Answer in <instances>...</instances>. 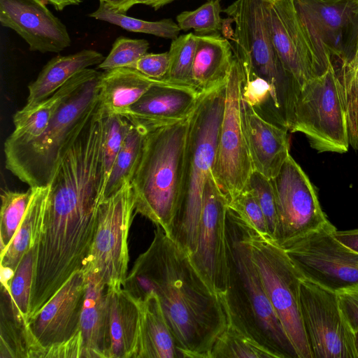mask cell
Returning <instances> with one entry per match:
<instances>
[{
  "mask_svg": "<svg viewBox=\"0 0 358 358\" xmlns=\"http://www.w3.org/2000/svg\"><path fill=\"white\" fill-rule=\"evenodd\" d=\"M123 287L136 300L151 292L157 295L180 358H210L227 327L226 312L189 255L161 227Z\"/></svg>",
  "mask_w": 358,
  "mask_h": 358,
  "instance_id": "6da1fadb",
  "label": "cell"
},
{
  "mask_svg": "<svg viewBox=\"0 0 358 358\" xmlns=\"http://www.w3.org/2000/svg\"><path fill=\"white\" fill-rule=\"evenodd\" d=\"M149 43L145 39L118 37L106 57L98 68L108 71L120 67H131L138 59L148 53Z\"/></svg>",
  "mask_w": 358,
  "mask_h": 358,
  "instance_id": "ab89813d",
  "label": "cell"
},
{
  "mask_svg": "<svg viewBox=\"0 0 358 358\" xmlns=\"http://www.w3.org/2000/svg\"><path fill=\"white\" fill-rule=\"evenodd\" d=\"M0 23L20 36L31 51L57 53L71 44L66 27L43 0H0Z\"/></svg>",
  "mask_w": 358,
  "mask_h": 358,
  "instance_id": "ac0fdd59",
  "label": "cell"
},
{
  "mask_svg": "<svg viewBox=\"0 0 358 358\" xmlns=\"http://www.w3.org/2000/svg\"><path fill=\"white\" fill-rule=\"evenodd\" d=\"M162 81L131 67L105 71L99 81V110L103 115H123L150 87Z\"/></svg>",
  "mask_w": 358,
  "mask_h": 358,
  "instance_id": "4316f807",
  "label": "cell"
},
{
  "mask_svg": "<svg viewBox=\"0 0 358 358\" xmlns=\"http://www.w3.org/2000/svg\"><path fill=\"white\" fill-rule=\"evenodd\" d=\"M355 345H356V348H357V354H358V329L357 331H355Z\"/></svg>",
  "mask_w": 358,
  "mask_h": 358,
  "instance_id": "681fc988",
  "label": "cell"
},
{
  "mask_svg": "<svg viewBox=\"0 0 358 358\" xmlns=\"http://www.w3.org/2000/svg\"><path fill=\"white\" fill-rule=\"evenodd\" d=\"M107 1V0H99V2H103V3H106Z\"/></svg>",
  "mask_w": 358,
  "mask_h": 358,
  "instance_id": "f907efd6",
  "label": "cell"
},
{
  "mask_svg": "<svg viewBox=\"0 0 358 358\" xmlns=\"http://www.w3.org/2000/svg\"><path fill=\"white\" fill-rule=\"evenodd\" d=\"M174 0H133L130 3L129 8L136 4H144L157 10L162 6L173 1Z\"/></svg>",
  "mask_w": 358,
  "mask_h": 358,
  "instance_id": "7dc6e473",
  "label": "cell"
},
{
  "mask_svg": "<svg viewBox=\"0 0 358 358\" xmlns=\"http://www.w3.org/2000/svg\"><path fill=\"white\" fill-rule=\"evenodd\" d=\"M243 111L254 170L273 179L290 155L289 130L266 119L243 99Z\"/></svg>",
  "mask_w": 358,
  "mask_h": 358,
  "instance_id": "ffe728a7",
  "label": "cell"
},
{
  "mask_svg": "<svg viewBox=\"0 0 358 358\" xmlns=\"http://www.w3.org/2000/svg\"><path fill=\"white\" fill-rule=\"evenodd\" d=\"M317 76L349 61L358 41V0H293Z\"/></svg>",
  "mask_w": 358,
  "mask_h": 358,
  "instance_id": "9c48e42d",
  "label": "cell"
},
{
  "mask_svg": "<svg viewBox=\"0 0 358 358\" xmlns=\"http://www.w3.org/2000/svg\"><path fill=\"white\" fill-rule=\"evenodd\" d=\"M266 17L278 57L299 87L317 76L315 62L293 0H264Z\"/></svg>",
  "mask_w": 358,
  "mask_h": 358,
  "instance_id": "2e32d148",
  "label": "cell"
},
{
  "mask_svg": "<svg viewBox=\"0 0 358 358\" xmlns=\"http://www.w3.org/2000/svg\"><path fill=\"white\" fill-rule=\"evenodd\" d=\"M271 181L278 209L275 241L281 247L285 248L330 223L314 186L291 155Z\"/></svg>",
  "mask_w": 358,
  "mask_h": 358,
  "instance_id": "4fadbf2b",
  "label": "cell"
},
{
  "mask_svg": "<svg viewBox=\"0 0 358 358\" xmlns=\"http://www.w3.org/2000/svg\"><path fill=\"white\" fill-rule=\"evenodd\" d=\"M196 35L192 86L200 92L227 82L234 60L233 46L219 34Z\"/></svg>",
  "mask_w": 358,
  "mask_h": 358,
  "instance_id": "7402d4cb",
  "label": "cell"
},
{
  "mask_svg": "<svg viewBox=\"0 0 358 358\" xmlns=\"http://www.w3.org/2000/svg\"><path fill=\"white\" fill-rule=\"evenodd\" d=\"M245 187L256 197L266 220L268 234L275 240L278 226V209L271 179L254 171Z\"/></svg>",
  "mask_w": 358,
  "mask_h": 358,
  "instance_id": "f35d334b",
  "label": "cell"
},
{
  "mask_svg": "<svg viewBox=\"0 0 358 358\" xmlns=\"http://www.w3.org/2000/svg\"><path fill=\"white\" fill-rule=\"evenodd\" d=\"M334 236L343 245L358 253V229L333 231Z\"/></svg>",
  "mask_w": 358,
  "mask_h": 358,
  "instance_id": "f6af8a7d",
  "label": "cell"
},
{
  "mask_svg": "<svg viewBox=\"0 0 358 358\" xmlns=\"http://www.w3.org/2000/svg\"><path fill=\"white\" fill-rule=\"evenodd\" d=\"M89 16L117 25L129 31L151 34L172 40L178 36L180 31L178 24L170 18L158 21L138 19L116 12L103 2H99L98 8Z\"/></svg>",
  "mask_w": 358,
  "mask_h": 358,
  "instance_id": "d6a6232c",
  "label": "cell"
},
{
  "mask_svg": "<svg viewBox=\"0 0 358 358\" xmlns=\"http://www.w3.org/2000/svg\"><path fill=\"white\" fill-rule=\"evenodd\" d=\"M227 243V287L220 299L227 320L272 352L277 358H299L267 296L254 262L248 224L229 208Z\"/></svg>",
  "mask_w": 358,
  "mask_h": 358,
  "instance_id": "7a4b0ae2",
  "label": "cell"
},
{
  "mask_svg": "<svg viewBox=\"0 0 358 358\" xmlns=\"http://www.w3.org/2000/svg\"><path fill=\"white\" fill-rule=\"evenodd\" d=\"M49 186L34 187L24 217L7 249L0 253L1 279L8 280L23 255L39 243Z\"/></svg>",
  "mask_w": 358,
  "mask_h": 358,
  "instance_id": "83f0119b",
  "label": "cell"
},
{
  "mask_svg": "<svg viewBox=\"0 0 358 358\" xmlns=\"http://www.w3.org/2000/svg\"><path fill=\"white\" fill-rule=\"evenodd\" d=\"M95 74L66 99L44 131L27 143L4 144L6 168L31 187L49 185L60 159L99 106V81Z\"/></svg>",
  "mask_w": 358,
  "mask_h": 358,
  "instance_id": "5b68a950",
  "label": "cell"
},
{
  "mask_svg": "<svg viewBox=\"0 0 358 358\" xmlns=\"http://www.w3.org/2000/svg\"><path fill=\"white\" fill-rule=\"evenodd\" d=\"M147 131L131 124L105 184L102 200L131 183L139 164Z\"/></svg>",
  "mask_w": 358,
  "mask_h": 358,
  "instance_id": "f546056e",
  "label": "cell"
},
{
  "mask_svg": "<svg viewBox=\"0 0 358 358\" xmlns=\"http://www.w3.org/2000/svg\"><path fill=\"white\" fill-rule=\"evenodd\" d=\"M146 77L164 80L169 68V52L162 53H146L131 67Z\"/></svg>",
  "mask_w": 358,
  "mask_h": 358,
  "instance_id": "b9f144b4",
  "label": "cell"
},
{
  "mask_svg": "<svg viewBox=\"0 0 358 358\" xmlns=\"http://www.w3.org/2000/svg\"><path fill=\"white\" fill-rule=\"evenodd\" d=\"M300 306L313 358H358L355 333L341 308L336 292L303 278Z\"/></svg>",
  "mask_w": 358,
  "mask_h": 358,
  "instance_id": "7c38bea8",
  "label": "cell"
},
{
  "mask_svg": "<svg viewBox=\"0 0 358 358\" xmlns=\"http://www.w3.org/2000/svg\"><path fill=\"white\" fill-rule=\"evenodd\" d=\"M82 345L83 341L80 331L68 341L45 348L43 352L42 358L80 357Z\"/></svg>",
  "mask_w": 358,
  "mask_h": 358,
  "instance_id": "ee69618b",
  "label": "cell"
},
{
  "mask_svg": "<svg viewBox=\"0 0 358 358\" xmlns=\"http://www.w3.org/2000/svg\"><path fill=\"white\" fill-rule=\"evenodd\" d=\"M241 66L234 60L226 83V94L217 150L212 173L229 204L246 187L254 166L247 139Z\"/></svg>",
  "mask_w": 358,
  "mask_h": 358,
  "instance_id": "8fae6325",
  "label": "cell"
},
{
  "mask_svg": "<svg viewBox=\"0 0 358 358\" xmlns=\"http://www.w3.org/2000/svg\"><path fill=\"white\" fill-rule=\"evenodd\" d=\"M210 358H277L269 350L227 320L225 329L215 341Z\"/></svg>",
  "mask_w": 358,
  "mask_h": 358,
  "instance_id": "1f68e13d",
  "label": "cell"
},
{
  "mask_svg": "<svg viewBox=\"0 0 358 358\" xmlns=\"http://www.w3.org/2000/svg\"><path fill=\"white\" fill-rule=\"evenodd\" d=\"M228 208L236 212L259 232L268 234L262 210L256 197L249 189L245 187L228 204Z\"/></svg>",
  "mask_w": 358,
  "mask_h": 358,
  "instance_id": "60d3db41",
  "label": "cell"
},
{
  "mask_svg": "<svg viewBox=\"0 0 358 358\" xmlns=\"http://www.w3.org/2000/svg\"><path fill=\"white\" fill-rule=\"evenodd\" d=\"M110 358H134L140 312L137 301L122 285L109 286Z\"/></svg>",
  "mask_w": 358,
  "mask_h": 358,
  "instance_id": "603a6c76",
  "label": "cell"
},
{
  "mask_svg": "<svg viewBox=\"0 0 358 358\" xmlns=\"http://www.w3.org/2000/svg\"><path fill=\"white\" fill-rule=\"evenodd\" d=\"M101 114V144L106 184L115 158L132 124L121 114Z\"/></svg>",
  "mask_w": 358,
  "mask_h": 358,
  "instance_id": "8d00e7d4",
  "label": "cell"
},
{
  "mask_svg": "<svg viewBox=\"0 0 358 358\" xmlns=\"http://www.w3.org/2000/svg\"><path fill=\"white\" fill-rule=\"evenodd\" d=\"M228 203L213 173L204 187L196 248L190 260L209 288L219 296L227 290Z\"/></svg>",
  "mask_w": 358,
  "mask_h": 358,
  "instance_id": "9a60e30c",
  "label": "cell"
},
{
  "mask_svg": "<svg viewBox=\"0 0 358 358\" xmlns=\"http://www.w3.org/2000/svg\"><path fill=\"white\" fill-rule=\"evenodd\" d=\"M247 222L252 257L267 296L299 358H313L301 314L300 286L304 278L282 247Z\"/></svg>",
  "mask_w": 358,
  "mask_h": 358,
  "instance_id": "ba28073f",
  "label": "cell"
},
{
  "mask_svg": "<svg viewBox=\"0 0 358 358\" xmlns=\"http://www.w3.org/2000/svg\"><path fill=\"white\" fill-rule=\"evenodd\" d=\"M226 83L202 92L190 117L182 194L169 235L189 256L196 248L204 187L215 160Z\"/></svg>",
  "mask_w": 358,
  "mask_h": 358,
  "instance_id": "277c9868",
  "label": "cell"
},
{
  "mask_svg": "<svg viewBox=\"0 0 358 358\" xmlns=\"http://www.w3.org/2000/svg\"><path fill=\"white\" fill-rule=\"evenodd\" d=\"M86 291L81 312L80 331L83 358H110L109 286L86 275Z\"/></svg>",
  "mask_w": 358,
  "mask_h": 358,
  "instance_id": "44dd1931",
  "label": "cell"
},
{
  "mask_svg": "<svg viewBox=\"0 0 358 358\" xmlns=\"http://www.w3.org/2000/svg\"><path fill=\"white\" fill-rule=\"evenodd\" d=\"M220 0H210L198 8L176 17L180 30L194 29L198 35L219 34L222 29Z\"/></svg>",
  "mask_w": 358,
  "mask_h": 358,
  "instance_id": "74e56055",
  "label": "cell"
},
{
  "mask_svg": "<svg viewBox=\"0 0 358 358\" xmlns=\"http://www.w3.org/2000/svg\"><path fill=\"white\" fill-rule=\"evenodd\" d=\"M134 210L131 183L100 202L93 242L83 268L85 275L108 286H124L129 262L128 234Z\"/></svg>",
  "mask_w": 358,
  "mask_h": 358,
  "instance_id": "30bf717a",
  "label": "cell"
},
{
  "mask_svg": "<svg viewBox=\"0 0 358 358\" xmlns=\"http://www.w3.org/2000/svg\"><path fill=\"white\" fill-rule=\"evenodd\" d=\"M136 301L140 317L134 358L180 357L157 295L151 292Z\"/></svg>",
  "mask_w": 358,
  "mask_h": 358,
  "instance_id": "d4e9b609",
  "label": "cell"
},
{
  "mask_svg": "<svg viewBox=\"0 0 358 358\" xmlns=\"http://www.w3.org/2000/svg\"><path fill=\"white\" fill-rule=\"evenodd\" d=\"M223 12L235 23L233 41L245 51L252 71L271 87L273 122L287 129L299 86L275 52L264 0H236Z\"/></svg>",
  "mask_w": 358,
  "mask_h": 358,
  "instance_id": "8992f818",
  "label": "cell"
},
{
  "mask_svg": "<svg viewBox=\"0 0 358 358\" xmlns=\"http://www.w3.org/2000/svg\"><path fill=\"white\" fill-rule=\"evenodd\" d=\"M334 70L345 107L350 145L358 150V41L352 57Z\"/></svg>",
  "mask_w": 358,
  "mask_h": 358,
  "instance_id": "836d02e7",
  "label": "cell"
},
{
  "mask_svg": "<svg viewBox=\"0 0 358 358\" xmlns=\"http://www.w3.org/2000/svg\"><path fill=\"white\" fill-rule=\"evenodd\" d=\"M336 229L330 222L284 249L305 279L338 292L358 287V253L334 236Z\"/></svg>",
  "mask_w": 358,
  "mask_h": 358,
  "instance_id": "5bb4252c",
  "label": "cell"
},
{
  "mask_svg": "<svg viewBox=\"0 0 358 358\" xmlns=\"http://www.w3.org/2000/svg\"><path fill=\"white\" fill-rule=\"evenodd\" d=\"M133 0H107L106 4L110 9L126 14L130 8V3Z\"/></svg>",
  "mask_w": 358,
  "mask_h": 358,
  "instance_id": "bcb514c9",
  "label": "cell"
},
{
  "mask_svg": "<svg viewBox=\"0 0 358 358\" xmlns=\"http://www.w3.org/2000/svg\"><path fill=\"white\" fill-rule=\"evenodd\" d=\"M196 47V35L193 33L181 35L172 40L168 51L169 68L164 81L193 87L191 75Z\"/></svg>",
  "mask_w": 358,
  "mask_h": 358,
  "instance_id": "d590c367",
  "label": "cell"
},
{
  "mask_svg": "<svg viewBox=\"0 0 358 358\" xmlns=\"http://www.w3.org/2000/svg\"><path fill=\"white\" fill-rule=\"evenodd\" d=\"M341 308L354 331L358 329V287L336 292Z\"/></svg>",
  "mask_w": 358,
  "mask_h": 358,
  "instance_id": "7bdbcfd3",
  "label": "cell"
},
{
  "mask_svg": "<svg viewBox=\"0 0 358 358\" xmlns=\"http://www.w3.org/2000/svg\"><path fill=\"white\" fill-rule=\"evenodd\" d=\"M46 3L51 4L57 11H62L69 6L79 5L81 0H43Z\"/></svg>",
  "mask_w": 358,
  "mask_h": 358,
  "instance_id": "c3c4849f",
  "label": "cell"
},
{
  "mask_svg": "<svg viewBox=\"0 0 358 358\" xmlns=\"http://www.w3.org/2000/svg\"><path fill=\"white\" fill-rule=\"evenodd\" d=\"M1 290L0 358H41L42 348L28 323L13 316L6 285L1 283Z\"/></svg>",
  "mask_w": 358,
  "mask_h": 358,
  "instance_id": "f1b7e54d",
  "label": "cell"
},
{
  "mask_svg": "<svg viewBox=\"0 0 358 358\" xmlns=\"http://www.w3.org/2000/svg\"><path fill=\"white\" fill-rule=\"evenodd\" d=\"M86 275L76 271L28 321L29 328L43 352L65 343L80 331V321L86 291Z\"/></svg>",
  "mask_w": 358,
  "mask_h": 358,
  "instance_id": "e0dca14e",
  "label": "cell"
},
{
  "mask_svg": "<svg viewBox=\"0 0 358 358\" xmlns=\"http://www.w3.org/2000/svg\"><path fill=\"white\" fill-rule=\"evenodd\" d=\"M96 72V69H85L38 105L29 109L22 108L17 111L13 117L14 130L6 138L4 144L27 143L42 134L62 103Z\"/></svg>",
  "mask_w": 358,
  "mask_h": 358,
  "instance_id": "cb8c5ba5",
  "label": "cell"
},
{
  "mask_svg": "<svg viewBox=\"0 0 358 358\" xmlns=\"http://www.w3.org/2000/svg\"><path fill=\"white\" fill-rule=\"evenodd\" d=\"M288 130L303 134L318 152L348 151L346 110L331 64L324 73L298 88Z\"/></svg>",
  "mask_w": 358,
  "mask_h": 358,
  "instance_id": "52a82bcc",
  "label": "cell"
},
{
  "mask_svg": "<svg viewBox=\"0 0 358 358\" xmlns=\"http://www.w3.org/2000/svg\"><path fill=\"white\" fill-rule=\"evenodd\" d=\"M38 244L29 249L22 257L6 285L11 310L15 318L28 323L29 307L38 257Z\"/></svg>",
  "mask_w": 358,
  "mask_h": 358,
  "instance_id": "4dcf8cb0",
  "label": "cell"
},
{
  "mask_svg": "<svg viewBox=\"0 0 358 358\" xmlns=\"http://www.w3.org/2000/svg\"><path fill=\"white\" fill-rule=\"evenodd\" d=\"M104 59L101 52L92 49L53 57L43 66L36 79L29 85V95L22 108L29 109L38 105L75 75L91 66L99 65Z\"/></svg>",
  "mask_w": 358,
  "mask_h": 358,
  "instance_id": "484cf974",
  "label": "cell"
},
{
  "mask_svg": "<svg viewBox=\"0 0 358 358\" xmlns=\"http://www.w3.org/2000/svg\"><path fill=\"white\" fill-rule=\"evenodd\" d=\"M201 93L189 86L163 80L150 87L122 115L148 131L188 117Z\"/></svg>",
  "mask_w": 358,
  "mask_h": 358,
  "instance_id": "d6986e66",
  "label": "cell"
},
{
  "mask_svg": "<svg viewBox=\"0 0 358 358\" xmlns=\"http://www.w3.org/2000/svg\"><path fill=\"white\" fill-rule=\"evenodd\" d=\"M190 117L148 131L131 182L136 212L169 235L182 194Z\"/></svg>",
  "mask_w": 358,
  "mask_h": 358,
  "instance_id": "3957f363",
  "label": "cell"
},
{
  "mask_svg": "<svg viewBox=\"0 0 358 358\" xmlns=\"http://www.w3.org/2000/svg\"><path fill=\"white\" fill-rule=\"evenodd\" d=\"M34 187L24 192L3 190L1 194L0 253L4 252L15 236L29 205Z\"/></svg>",
  "mask_w": 358,
  "mask_h": 358,
  "instance_id": "e575fe53",
  "label": "cell"
}]
</instances>
